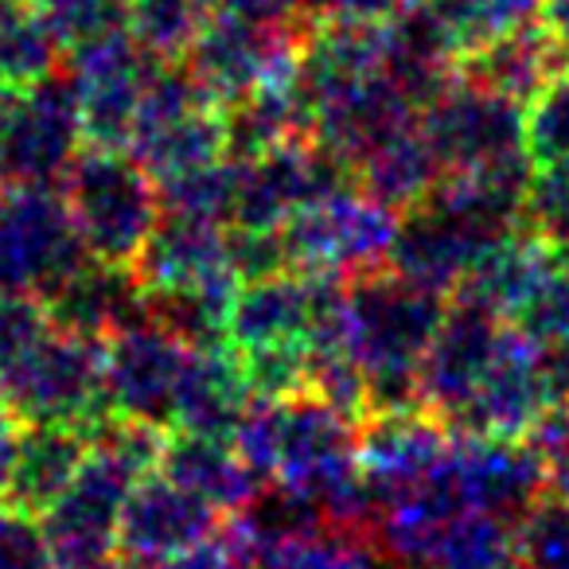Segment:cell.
I'll use <instances>...</instances> for the list:
<instances>
[{"label": "cell", "mask_w": 569, "mask_h": 569, "mask_svg": "<svg viewBox=\"0 0 569 569\" xmlns=\"http://www.w3.org/2000/svg\"><path fill=\"white\" fill-rule=\"evenodd\" d=\"M445 305V297L402 281L387 266L343 284V348L367 375L371 413L421 406L418 371Z\"/></svg>", "instance_id": "obj_1"}, {"label": "cell", "mask_w": 569, "mask_h": 569, "mask_svg": "<svg viewBox=\"0 0 569 569\" xmlns=\"http://www.w3.org/2000/svg\"><path fill=\"white\" fill-rule=\"evenodd\" d=\"M67 211L94 261L133 269L160 222V188L126 149L87 144L59 180Z\"/></svg>", "instance_id": "obj_2"}, {"label": "cell", "mask_w": 569, "mask_h": 569, "mask_svg": "<svg viewBox=\"0 0 569 569\" xmlns=\"http://www.w3.org/2000/svg\"><path fill=\"white\" fill-rule=\"evenodd\" d=\"M398 219L402 211L379 203L363 188L343 183L281 222L277 234H281L284 266L340 281L382 269L395 246Z\"/></svg>", "instance_id": "obj_3"}, {"label": "cell", "mask_w": 569, "mask_h": 569, "mask_svg": "<svg viewBox=\"0 0 569 569\" xmlns=\"http://www.w3.org/2000/svg\"><path fill=\"white\" fill-rule=\"evenodd\" d=\"M0 402L20 426H79L94 433L110 410L102 395V340L51 325L36 348L0 371Z\"/></svg>", "instance_id": "obj_4"}, {"label": "cell", "mask_w": 569, "mask_h": 569, "mask_svg": "<svg viewBox=\"0 0 569 569\" xmlns=\"http://www.w3.org/2000/svg\"><path fill=\"white\" fill-rule=\"evenodd\" d=\"M87 261L90 253L56 183L0 188V289L43 301Z\"/></svg>", "instance_id": "obj_5"}, {"label": "cell", "mask_w": 569, "mask_h": 569, "mask_svg": "<svg viewBox=\"0 0 569 569\" xmlns=\"http://www.w3.org/2000/svg\"><path fill=\"white\" fill-rule=\"evenodd\" d=\"M305 32L297 24H266V20H246L214 9L180 63L222 110L269 82L293 79Z\"/></svg>", "instance_id": "obj_6"}, {"label": "cell", "mask_w": 569, "mask_h": 569, "mask_svg": "<svg viewBox=\"0 0 569 569\" xmlns=\"http://www.w3.org/2000/svg\"><path fill=\"white\" fill-rule=\"evenodd\" d=\"M426 480L457 507L488 511L511 522L550 488L546 460L530 441L457 433V429H452L445 457L437 460Z\"/></svg>", "instance_id": "obj_7"}, {"label": "cell", "mask_w": 569, "mask_h": 569, "mask_svg": "<svg viewBox=\"0 0 569 569\" xmlns=\"http://www.w3.org/2000/svg\"><path fill=\"white\" fill-rule=\"evenodd\" d=\"M157 67L160 59H152L126 28L67 51L63 74L71 79V90L79 98L87 144L126 149Z\"/></svg>", "instance_id": "obj_8"}, {"label": "cell", "mask_w": 569, "mask_h": 569, "mask_svg": "<svg viewBox=\"0 0 569 569\" xmlns=\"http://www.w3.org/2000/svg\"><path fill=\"white\" fill-rule=\"evenodd\" d=\"M87 144L79 98L63 71L20 87L0 118V172L9 183H59Z\"/></svg>", "instance_id": "obj_9"}, {"label": "cell", "mask_w": 569, "mask_h": 569, "mask_svg": "<svg viewBox=\"0 0 569 569\" xmlns=\"http://www.w3.org/2000/svg\"><path fill=\"white\" fill-rule=\"evenodd\" d=\"M421 129L441 172H472L527 157L522 106L452 74V82L421 110Z\"/></svg>", "instance_id": "obj_10"}, {"label": "cell", "mask_w": 569, "mask_h": 569, "mask_svg": "<svg viewBox=\"0 0 569 569\" xmlns=\"http://www.w3.org/2000/svg\"><path fill=\"white\" fill-rule=\"evenodd\" d=\"M191 343L172 336L152 317L133 320L102 340V395L110 418L152 421L168 429Z\"/></svg>", "instance_id": "obj_11"}, {"label": "cell", "mask_w": 569, "mask_h": 569, "mask_svg": "<svg viewBox=\"0 0 569 569\" xmlns=\"http://www.w3.org/2000/svg\"><path fill=\"white\" fill-rule=\"evenodd\" d=\"M351 183V172L312 137L269 149L253 160H238V191L230 227L281 230V222L305 203Z\"/></svg>", "instance_id": "obj_12"}, {"label": "cell", "mask_w": 569, "mask_h": 569, "mask_svg": "<svg viewBox=\"0 0 569 569\" xmlns=\"http://www.w3.org/2000/svg\"><path fill=\"white\" fill-rule=\"evenodd\" d=\"M222 530V511L180 488L164 472H149L133 483L121 507L118 550L129 569H157L188 558Z\"/></svg>", "instance_id": "obj_13"}, {"label": "cell", "mask_w": 569, "mask_h": 569, "mask_svg": "<svg viewBox=\"0 0 569 569\" xmlns=\"http://www.w3.org/2000/svg\"><path fill=\"white\" fill-rule=\"evenodd\" d=\"M141 293H222L234 297L242 277L230 250V227L183 214H160L157 230L133 261Z\"/></svg>", "instance_id": "obj_14"}, {"label": "cell", "mask_w": 569, "mask_h": 569, "mask_svg": "<svg viewBox=\"0 0 569 569\" xmlns=\"http://www.w3.org/2000/svg\"><path fill=\"white\" fill-rule=\"evenodd\" d=\"M546 410H550V390H546L542 363H538V343L527 340L519 328L503 325L491 367L483 371L465 410L449 421V429L527 441L546 418Z\"/></svg>", "instance_id": "obj_15"}, {"label": "cell", "mask_w": 569, "mask_h": 569, "mask_svg": "<svg viewBox=\"0 0 569 569\" xmlns=\"http://www.w3.org/2000/svg\"><path fill=\"white\" fill-rule=\"evenodd\" d=\"M499 336H503V320L491 317L488 309L460 297L445 305V317L418 371V402L445 426L465 410L472 390L480 387L499 348Z\"/></svg>", "instance_id": "obj_16"}, {"label": "cell", "mask_w": 569, "mask_h": 569, "mask_svg": "<svg viewBox=\"0 0 569 569\" xmlns=\"http://www.w3.org/2000/svg\"><path fill=\"white\" fill-rule=\"evenodd\" d=\"M491 238L499 234L472 227L468 219L452 214L449 207L433 203V199H421L418 207L402 211V219H398L387 269L402 281L426 289V293L449 301V297H457L460 281L468 277V269L476 266V258Z\"/></svg>", "instance_id": "obj_17"}, {"label": "cell", "mask_w": 569, "mask_h": 569, "mask_svg": "<svg viewBox=\"0 0 569 569\" xmlns=\"http://www.w3.org/2000/svg\"><path fill=\"white\" fill-rule=\"evenodd\" d=\"M452 429L426 406L406 410H379L359 426V472L375 507L395 503L410 488H418L437 460L449 449Z\"/></svg>", "instance_id": "obj_18"}, {"label": "cell", "mask_w": 569, "mask_h": 569, "mask_svg": "<svg viewBox=\"0 0 569 569\" xmlns=\"http://www.w3.org/2000/svg\"><path fill=\"white\" fill-rule=\"evenodd\" d=\"M253 390L246 379L238 356L227 343H203L188 351L180 387L172 398L168 429L172 433H203V437H227L242 421Z\"/></svg>", "instance_id": "obj_19"}, {"label": "cell", "mask_w": 569, "mask_h": 569, "mask_svg": "<svg viewBox=\"0 0 569 569\" xmlns=\"http://www.w3.org/2000/svg\"><path fill=\"white\" fill-rule=\"evenodd\" d=\"M43 309L56 328L87 336V340H106L118 328L149 317L133 269L102 266L94 258L74 269L56 293L43 297Z\"/></svg>", "instance_id": "obj_20"}, {"label": "cell", "mask_w": 569, "mask_h": 569, "mask_svg": "<svg viewBox=\"0 0 569 569\" xmlns=\"http://www.w3.org/2000/svg\"><path fill=\"white\" fill-rule=\"evenodd\" d=\"M157 472H164L180 488L196 491L199 499L219 507L222 515H242L266 491V483L253 476V468L238 457V449L227 437L172 433L168 429Z\"/></svg>", "instance_id": "obj_21"}, {"label": "cell", "mask_w": 569, "mask_h": 569, "mask_svg": "<svg viewBox=\"0 0 569 569\" xmlns=\"http://www.w3.org/2000/svg\"><path fill=\"white\" fill-rule=\"evenodd\" d=\"M87 449L90 433L79 426H59V421L20 426L17 457H12L9 488H4V507L40 519L63 496L67 483L74 480Z\"/></svg>", "instance_id": "obj_22"}, {"label": "cell", "mask_w": 569, "mask_h": 569, "mask_svg": "<svg viewBox=\"0 0 569 569\" xmlns=\"http://www.w3.org/2000/svg\"><path fill=\"white\" fill-rule=\"evenodd\" d=\"M441 180V164L421 129V113L371 141L351 164V183L395 211H410Z\"/></svg>", "instance_id": "obj_23"}, {"label": "cell", "mask_w": 569, "mask_h": 569, "mask_svg": "<svg viewBox=\"0 0 569 569\" xmlns=\"http://www.w3.org/2000/svg\"><path fill=\"white\" fill-rule=\"evenodd\" d=\"M561 67L566 63H561L550 32L538 20V24L503 36V40H491L483 48H476L472 56H465L457 63V74L476 82V87L491 90V94L527 106Z\"/></svg>", "instance_id": "obj_24"}, {"label": "cell", "mask_w": 569, "mask_h": 569, "mask_svg": "<svg viewBox=\"0 0 569 569\" xmlns=\"http://www.w3.org/2000/svg\"><path fill=\"white\" fill-rule=\"evenodd\" d=\"M301 137H309V110L297 90V74L222 106V141L230 160H253Z\"/></svg>", "instance_id": "obj_25"}, {"label": "cell", "mask_w": 569, "mask_h": 569, "mask_svg": "<svg viewBox=\"0 0 569 569\" xmlns=\"http://www.w3.org/2000/svg\"><path fill=\"white\" fill-rule=\"evenodd\" d=\"M413 9L437 36V43L449 51L452 63L483 43L542 20V0H413Z\"/></svg>", "instance_id": "obj_26"}, {"label": "cell", "mask_w": 569, "mask_h": 569, "mask_svg": "<svg viewBox=\"0 0 569 569\" xmlns=\"http://www.w3.org/2000/svg\"><path fill=\"white\" fill-rule=\"evenodd\" d=\"M214 9V0H126V32L152 59L180 63Z\"/></svg>", "instance_id": "obj_27"}, {"label": "cell", "mask_w": 569, "mask_h": 569, "mask_svg": "<svg viewBox=\"0 0 569 569\" xmlns=\"http://www.w3.org/2000/svg\"><path fill=\"white\" fill-rule=\"evenodd\" d=\"M59 71V43L28 0H0V79L32 87Z\"/></svg>", "instance_id": "obj_28"}, {"label": "cell", "mask_w": 569, "mask_h": 569, "mask_svg": "<svg viewBox=\"0 0 569 569\" xmlns=\"http://www.w3.org/2000/svg\"><path fill=\"white\" fill-rule=\"evenodd\" d=\"M160 188V214H183V219H207L230 227L238 191V160L219 157L203 168H191L183 176L157 183Z\"/></svg>", "instance_id": "obj_29"}, {"label": "cell", "mask_w": 569, "mask_h": 569, "mask_svg": "<svg viewBox=\"0 0 569 569\" xmlns=\"http://www.w3.org/2000/svg\"><path fill=\"white\" fill-rule=\"evenodd\" d=\"M515 561L519 569H569V499L546 488L515 519Z\"/></svg>", "instance_id": "obj_30"}, {"label": "cell", "mask_w": 569, "mask_h": 569, "mask_svg": "<svg viewBox=\"0 0 569 569\" xmlns=\"http://www.w3.org/2000/svg\"><path fill=\"white\" fill-rule=\"evenodd\" d=\"M527 157L535 168L569 164V67H561L522 113Z\"/></svg>", "instance_id": "obj_31"}, {"label": "cell", "mask_w": 569, "mask_h": 569, "mask_svg": "<svg viewBox=\"0 0 569 569\" xmlns=\"http://www.w3.org/2000/svg\"><path fill=\"white\" fill-rule=\"evenodd\" d=\"M51 32L59 51H74L82 43L126 28V0H28Z\"/></svg>", "instance_id": "obj_32"}, {"label": "cell", "mask_w": 569, "mask_h": 569, "mask_svg": "<svg viewBox=\"0 0 569 569\" xmlns=\"http://www.w3.org/2000/svg\"><path fill=\"white\" fill-rule=\"evenodd\" d=\"M522 222L535 227L538 234L569 246V164L535 168L527 188V207Z\"/></svg>", "instance_id": "obj_33"}, {"label": "cell", "mask_w": 569, "mask_h": 569, "mask_svg": "<svg viewBox=\"0 0 569 569\" xmlns=\"http://www.w3.org/2000/svg\"><path fill=\"white\" fill-rule=\"evenodd\" d=\"M51 332V317L40 297L0 289V371Z\"/></svg>", "instance_id": "obj_34"}, {"label": "cell", "mask_w": 569, "mask_h": 569, "mask_svg": "<svg viewBox=\"0 0 569 569\" xmlns=\"http://www.w3.org/2000/svg\"><path fill=\"white\" fill-rule=\"evenodd\" d=\"M0 569H56L32 515L0 507Z\"/></svg>", "instance_id": "obj_35"}, {"label": "cell", "mask_w": 569, "mask_h": 569, "mask_svg": "<svg viewBox=\"0 0 569 569\" xmlns=\"http://www.w3.org/2000/svg\"><path fill=\"white\" fill-rule=\"evenodd\" d=\"M410 0H301L309 20H351V24H379L406 9Z\"/></svg>", "instance_id": "obj_36"}, {"label": "cell", "mask_w": 569, "mask_h": 569, "mask_svg": "<svg viewBox=\"0 0 569 569\" xmlns=\"http://www.w3.org/2000/svg\"><path fill=\"white\" fill-rule=\"evenodd\" d=\"M157 569H246V561H242V553L234 550V542H230V535H227V522H222V530L207 546H199L188 558H176Z\"/></svg>", "instance_id": "obj_37"}, {"label": "cell", "mask_w": 569, "mask_h": 569, "mask_svg": "<svg viewBox=\"0 0 569 569\" xmlns=\"http://www.w3.org/2000/svg\"><path fill=\"white\" fill-rule=\"evenodd\" d=\"M222 12H234L246 20H266V24H297L305 17L301 0H214Z\"/></svg>", "instance_id": "obj_38"}, {"label": "cell", "mask_w": 569, "mask_h": 569, "mask_svg": "<svg viewBox=\"0 0 569 569\" xmlns=\"http://www.w3.org/2000/svg\"><path fill=\"white\" fill-rule=\"evenodd\" d=\"M542 28L550 32L561 63L569 67V0H542Z\"/></svg>", "instance_id": "obj_39"}, {"label": "cell", "mask_w": 569, "mask_h": 569, "mask_svg": "<svg viewBox=\"0 0 569 569\" xmlns=\"http://www.w3.org/2000/svg\"><path fill=\"white\" fill-rule=\"evenodd\" d=\"M546 472H550V491H558L561 499H569V457L550 460Z\"/></svg>", "instance_id": "obj_40"}, {"label": "cell", "mask_w": 569, "mask_h": 569, "mask_svg": "<svg viewBox=\"0 0 569 569\" xmlns=\"http://www.w3.org/2000/svg\"><path fill=\"white\" fill-rule=\"evenodd\" d=\"M0 406H4V402H0Z\"/></svg>", "instance_id": "obj_41"}]
</instances>
